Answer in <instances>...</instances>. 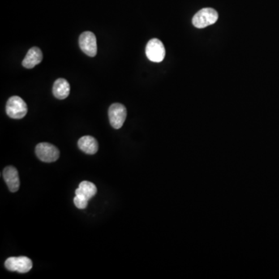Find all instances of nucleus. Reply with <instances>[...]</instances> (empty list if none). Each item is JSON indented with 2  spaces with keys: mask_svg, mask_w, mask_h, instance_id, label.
<instances>
[{
  "mask_svg": "<svg viewBox=\"0 0 279 279\" xmlns=\"http://www.w3.org/2000/svg\"><path fill=\"white\" fill-rule=\"evenodd\" d=\"M218 13L212 8H204L199 10L192 18V24L202 29L214 24L218 19Z\"/></svg>",
  "mask_w": 279,
  "mask_h": 279,
  "instance_id": "f257e3e1",
  "label": "nucleus"
},
{
  "mask_svg": "<svg viewBox=\"0 0 279 279\" xmlns=\"http://www.w3.org/2000/svg\"><path fill=\"white\" fill-rule=\"evenodd\" d=\"M27 104L19 96H12L8 100L6 111L10 118L15 120L23 118L27 115Z\"/></svg>",
  "mask_w": 279,
  "mask_h": 279,
  "instance_id": "f03ea898",
  "label": "nucleus"
},
{
  "mask_svg": "<svg viewBox=\"0 0 279 279\" xmlns=\"http://www.w3.org/2000/svg\"><path fill=\"white\" fill-rule=\"evenodd\" d=\"M165 48L161 40L157 38L150 40L146 46V55L150 61L159 63L165 57Z\"/></svg>",
  "mask_w": 279,
  "mask_h": 279,
  "instance_id": "7ed1b4c3",
  "label": "nucleus"
},
{
  "mask_svg": "<svg viewBox=\"0 0 279 279\" xmlns=\"http://www.w3.org/2000/svg\"><path fill=\"white\" fill-rule=\"evenodd\" d=\"M36 155L40 161L54 162L59 158L60 152L55 146L49 143H40L36 147Z\"/></svg>",
  "mask_w": 279,
  "mask_h": 279,
  "instance_id": "20e7f679",
  "label": "nucleus"
},
{
  "mask_svg": "<svg viewBox=\"0 0 279 279\" xmlns=\"http://www.w3.org/2000/svg\"><path fill=\"white\" fill-rule=\"evenodd\" d=\"M6 269L11 272H18L19 273H27L30 272L33 267L32 261L27 257H11L5 262Z\"/></svg>",
  "mask_w": 279,
  "mask_h": 279,
  "instance_id": "39448f33",
  "label": "nucleus"
},
{
  "mask_svg": "<svg viewBox=\"0 0 279 279\" xmlns=\"http://www.w3.org/2000/svg\"><path fill=\"white\" fill-rule=\"evenodd\" d=\"M126 107L121 104H113L109 109V118L110 124L114 129H120L126 121Z\"/></svg>",
  "mask_w": 279,
  "mask_h": 279,
  "instance_id": "423d86ee",
  "label": "nucleus"
},
{
  "mask_svg": "<svg viewBox=\"0 0 279 279\" xmlns=\"http://www.w3.org/2000/svg\"><path fill=\"white\" fill-rule=\"evenodd\" d=\"M79 46L81 50L89 57H95L97 54V42L93 33L86 31L79 36Z\"/></svg>",
  "mask_w": 279,
  "mask_h": 279,
  "instance_id": "0eeeda50",
  "label": "nucleus"
},
{
  "mask_svg": "<svg viewBox=\"0 0 279 279\" xmlns=\"http://www.w3.org/2000/svg\"><path fill=\"white\" fill-rule=\"evenodd\" d=\"M3 178L12 192H17L19 188L18 172L14 167L8 166L3 170Z\"/></svg>",
  "mask_w": 279,
  "mask_h": 279,
  "instance_id": "6e6552de",
  "label": "nucleus"
},
{
  "mask_svg": "<svg viewBox=\"0 0 279 279\" xmlns=\"http://www.w3.org/2000/svg\"><path fill=\"white\" fill-rule=\"evenodd\" d=\"M43 60L42 52L37 47L31 48L24 57L22 65L26 69H31L40 64Z\"/></svg>",
  "mask_w": 279,
  "mask_h": 279,
  "instance_id": "1a4fd4ad",
  "label": "nucleus"
},
{
  "mask_svg": "<svg viewBox=\"0 0 279 279\" xmlns=\"http://www.w3.org/2000/svg\"><path fill=\"white\" fill-rule=\"evenodd\" d=\"M97 193L96 186L92 182L84 181L79 184V186L75 191V195L86 200H89Z\"/></svg>",
  "mask_w": 279,
  "mask_h": 279,
  "instance_id": "9d476101",
  "label": "nucleus"
},
{
  "mask_svg": "<svg viewBox=\"0 0 279 279\" xmlns=\"http://www.w3.org/2000/svg\"><path fill=\"white\" fill-rule=\"evenodd\" d=\"M53 95L58 100H65L70 93V85L65 79H58L53 86Z\"/></svg>",
  "mask_w": 279,
  "mask_h": 279,
  "instance_id": "9b49d317",
  "label": "nucleus"
},
{
  "mask_svg": "<svg viewBox=\"0 0 279 279\" xmlns=\"http://www.w3.org/2000/svg\"><path fill=\"white\" fill-rule=\"evenodd\" d=\"M78 146L83 152L88 155H94L98 151V142L93 137L84 136L79 139Z\"/></svg>",
  "mask_w": 279,
  "mask_h": 279,
  "instance_id": "f8f14e48",
  "label": "nucleus"
},
{
  "mask_svg": "<svg viewBox=\"0 0 279 279\" xmlns=\"http://www.w3.org/2000/svg\"><path fill=\"white\" fill-rule=\"evenodd\" d=\"M88 200L80 198V197L76 196V195L74 198V203H75V207L78 209H86L88 206Z\"/></svg>",
  "mask_w": 279,
  "mask_h": 279,
  "instance_id": "ddd939ff",
  "label": "nucleus"
}]
</instances>
